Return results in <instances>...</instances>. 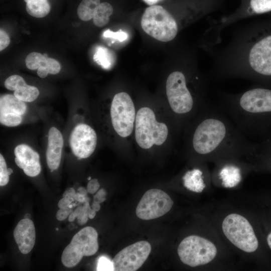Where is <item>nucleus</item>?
<instances>
[{"instance_id":"1","label":"nucleus","mask_w":271,"mask_h":271,"mask_svg":"<svg viewBox=\"0 0 271 271\" xmlns=\"http://www.w3.org/2000/svg\"><path fill=\"white\" fill-rule=\"evenodd\" d=\"M232 26L228 42L207 52L209 77L244 79L271 88V15Z\"/></svg>"},{"instance_id":"2","label":"nucleus","mask_w":271,"mask_h":271,"mask_svg":"<svg viewBox=\"0 0 271 271\" xmlns=\"http://www.w3.org/2000/svg\"><path fill=\"white\" fill-rule=\"evenodd\" d=\"M191 147L200 157L217 159L228 155L253 156L257 144L245 137L217 105L207 100L201 106Z\"/></svg>"},{"instance_id":"3","label":"nucleus","mask_w":271,"mask_h":271,"mask_svg":"<svg viewBox=\"0 0 271 271\" xmlns=\"http://www.w3.org/2000/svg\"><path fill=\"white\" fill-rule=\"evenodd\" d=\"M217 105L249 141H271L270 88L255 84L239 93L220 92Z\"/></svg>"},{"instance_id":"4","label":"nucleus","mask_w":271,"mask_h":271,"mask_svg":"<svg viewBox=\"0 0 271 271\" xmlns=\"http://www.w3.org/2000/svg\"><path fill=\"white\" fill-rule=\"evenodd\" d=\"M271 13V0H240L232 13L219 19L212 20L203 38V45L213 48L222 41L221 34L226 28L251 17Z\"/></svg>"},{"instance_id":"5","label":"nucleus","mask_w":271,"mask_h":271,"mask_svg":"<svg viewBox=\"0 0 271 271\" xmlns=\"http://www.w3.org/2000/svg\"><path fill=\"white\" fill-rule=\"evenodd\" d=\"M189 79L183 70H176L169 75L166 80V94L170 106L179 115H187L197 105H203L208 96V93L190 88Z\"/></svg>"},{"instance_id":"6","label":"nucleus","mask_w":271,"mask_h":271,"mask_svg":"<svg viewBox=\"0 0 271 271\" xmlns=\"http://www.w3.org/2000/svg\"><path fill=\"white\" fill-rule=\"evenodd\" d=\"M144 31L154 39L164 42L174 40L179 30L176 18L161 6L147 8L141 19Z\"/></svg>"},{"instance_id":"7","label":"nucleus","mask_w":271,"mask_h":271,"mask_svg":"<svg viewBox=\"0 0 271 271\" xmlns=\"http://www.w3.org/2000/svg\"><path fill=\"white\" fill-rule=\"evenodd\" d=\"M168 135L167 126L156 120L151 108L144 107L139 110L136 118L135 138L140 147L148 149L154 145H161Z\"/></svg>"},{"instance_id":"8","label":"nucleus","mask_w":271,"mask_h":271,"mask_svg":"<svg viewBox=\"0 0 271 271\" xmlns=\"http://www.w3.org/2000/svg\"><path fill=\"white\" fill-rule=\"evenodd\" d=\"M224 234L235 246L246 252L255 251L258 242L253 228L243 216L236 213L227 216L222 225Z\"/></svg>"},{"instance_id":"9","label":"nucleus","mask_w":271,"mask_h":271,"mask_svg":"<svg viewBox=\"0 0 271 271\" xmlns=\"http://www.w3.org/2000/svg\"><path fill=\"white\" fill-rule=\"evenodd\" d=\"M98 233L92 227L81 229L73 237L70 243L64 249L61 261L64 266L76 265L84 256H91L98 250Z\"/></svg>"},{"instance_id":"10","label":"nucleus","mask_w":271,"mask_h":271,"mask_svg":"<svg viewBox=\"0 0 271 271\" xmlns=\"http://www.w3.org/2000/svg\"><path fill=\"white\" fill-rule=\"evenodd\" d=\"M178 254L183 263L195 267L212 261L217 254V249L210 240L197 235H190L181 242Z\"/></svg>"},{"instance_id":"11","label":"nucleus","mask_w":271,"mask_h":271,"mask_svg":"<svg viewBox=\"0 0 271 271\" xmlns=\"http://www.w3.org/2000/svg\"><path fill=\"white\" fill-rule=\"evenodd\" d=\"M135 108L130 96L125 92L116 94L112 99L110 116L113 127L120 137L129 136L133 128Z\"/></svg>"},{"instance_id":"12","label":"nucleus","mask_w":271,"mask_h":271,"mask_svg":"<svg viewBox=\"0 0 271 271\" xmlns=\"http://www.w3.org/2000/svg\"><path fill=\"white\" fill-rule=\"evenodd\" d=\"M173 205V200L166 193L160 189H152L143 196L136 213L141 219L152 220L165 215Z\"/></svg>"},{"instance_id":"13","label":"nucleus","mask_w":271,"mask_h":271,"mask_svg":"<svg viewBox=\"0 0 271 271\" xmlns=\"http://www.w3.org/2000/svg\"><path fill=\"white\" fill-rule=\"evenodd\" d=\"M151 251L150 243L140 241L120 250L113 258L114 270L135 271L140 268L148 258Z\"/></svg>"},{"instance_id":"14","label":"nucleus","mask_w":271,"mask_h":271,"mask_svg":"<svg viewBox=\"0 0 271 271\" xmlns=\"http://www.w3.org/2000/svg\"><path fill=\"white\" fill-rule=\"evenodd\" d=\"M97 144V135L89 125L81 123L73 129L69 138V144L73 154L79 159L90 157Z\"/></svg>"},{"instance_id":"15","label":"nucleus","mask_w":271,"mask_h":271,"mask_svg":"<svg viewBox=\"0 0 271 271\" xmlns=\"http://www.w3.org/2000/svg\"><path fill=\"white\" fill-rule=\"evenodd\" d=\"M14 154L16 165L26 175L33 177L40 173V156L32 148L25 144L19 145L15 148Z\"/></svg>"},{"instance_id":"16","label":"nucleus","mask_w":271,"mask_h":271,"mask_svg":"<svg viewBox=\"0 0 271 271\" xmlns=\"http://www.w3.org/2000/svg\"><path fill=\"white\" fill-rule=\"evenodd\" d=\"M14 237L23 254L29 253L33 248L36 239L35 229L30 219L21 220L14 230Z\"/></svg>"},{"instance_id":"17","label":"nucleus","mask_w":271,"mask_h":271,"mask_svg":"<svg viewBox=\"0 0 271 271\" xmlns=\"http://www.w3.org/2000/svg\"><path fill=\"white\" fill-rule=\"evenodd\" d=\"M238 156L228 155L221 157L224 162L220 167L218 176L222 185L225 188L234 187L239 184L242 180L241 168L237 163L233 162L234 159Z\"/></svg>"},{"instance_id":"18","label":"nucleus","mask_w":271,"mask_h":271,"mask_svg":"<svg viewBox=\"0 0 271 271\" xmlns=\"http://www.w3.org/2000/svg\"><path fill=\"white\" fill-rule=\"evenodd\" d=\"M63 139L61 132L55 127L50 128L46 151V161L48 167L52 172L57 170L60 165Z\"/></svg>"},{"instance_id":"19","label":"nucleus","mask_w":271,"mask_h":271,"mask_svg":"<svg viewBox=\"0 0 271 271\" xmlns=\"http://www.w3.org/2000/svg\"><path fill=\"white\" fill-rule=\"evenodd\" d=\"M184 186L188 190L200 193L205 188L203 172L199 168L187 171L182 177Z\"/></svg>"},{"instance_id":"20","label":"nucleus","mask_w":271,"mask_h":271,"mask_svg":"<svg viewBox=\"0 0 271 271\" xmlns=\"http://www.w3.org/2000/svg\"><path fill=\"white\" fill-rule=\"evenodd\" d=\"M27 105L24 101L14 95L7 94L0 98V113H14L21 115L26 111Z\"/></svg>"},{"instance_id":"21","label":"nucleus","mask_w":271,"mask_h":271,"mask_svg":"<svg viewBox=\"0 0 271 271\" xmlns=\"http://www.w3.org/2000/svg\"><path fill=\"white\" fill-rule=\"evenodd\" d=\"M113 12V8L108 3H100L96 8L92 18L94 24L98 27H104L108 23L109 17Z\"/></svg>"},{"instance_id":"22","label":"nucleus","mask_w":271,"mask_h":271,"mask_svg":"<svg viewBox=\"0 0 271 271\" xmlns=\"http://www.w3.org/2000/svg\"><path fill=\"white\" fill-rule=\"evenodd\" d=\"M99 4L100 0H82L77 8L78 17L83 21H89Z\"/></svg>"},{"instance_id":"23","label":"nucleus","mask_w":271,"mask_h":271,"mask_svg":"<svg viewBox=\"0 0 271 271\" xmlns=\"http://www.w3.org/2000/svg\"><path fill=\"white\" fill-rule=\"evenodd\" d=\"M39 94V91L37 87L28 84L17 89L14 93L16 97L24 102L34 101Z\"/></svg>"},{"instance_id":"24","label":"nucleus","mask_w":271,"mask_h":271,"mask_svg":"<svg viewBox=\"0 0 271 271\" xmlns=\"http://www.w3.org/2000/svg\"><path fill=\"white\" fill-rule=\"evenodd\" d=\"M22 121V115L14 113H0L1 123L9 127L16 126Z\"/></svg>"},{"instance_id":"25","label":"nucleus","mask_w":271,"mask_h":271,"mask_svg":"<svg viewBox=\"0 0 271 271\" xmlns=\"http://www.w3.org/2000/svg\"><path fill=\"white\" fill-rule=\"evenodd\" d=\"M94 59L104 67H110L113 59L107 49L99 48L94 56Z\"/></svg>"},{"instance_id":"26","label":"nucleus","mask_w":271,"mask_h":271,"mask_svg":"<svg viewBox=\"0 0 271 271\" xmlns=\"http://www.w3.org/2000/svg\"><path fill=\"white\" fill-rule=\"evenodd\" d=\"M27 85L24 78L18 75H13L9 77L5 82V87L10 90L15 91Z\"/></svg>"},{"instance_id":"27","label":"nucleus","mask_w":271,"mask_h":271,"mask_svg":"<svg viewBox=\"0 0 271 271\" xmlns=\"http://www.w3.org/2000/svg\"><path fill=\"white\" fill-rule=\"evenodd\" d=\"M44 57V55L38 52L30 53L25 59L26 67L30 70L38 69Z\"/></svg>"},{"instance_id":"28","label":"nucleus","mask_w":271,"mask_h":271,"mask_svg":"<svg viewBox=\"0 0 271 271\" xmlns=\"http://www.w3.org/2000/svg\"><path fill=\"white\" fill-rule=\"evenodd\" d=\"M7 164L3 156L0 155V186L6 185L9 181V176L7 171Z\"/></svg>"},{"instance_id":"29","label":"nucleus","mask_w":271,"mask_h":271,"mask_svg":"<svg viewBox=\"0 0 271 271\" xmlns=\"http://www.w3.org/2000/svg\"><path fill=\"white\" fill-rule=\"evenodd\" d=\"M97 270H114L112 260L105 256H100L98 260Z\"/></svg>"},{"instance_id":"30","label":"nucleus","mask_w":271,"mask_h":271,"mask_svg":"<svg viewBox=\"0 0 271 271\" xmlns=\"http://www.w3.org/2000/svg\"><path fill=\"white\" fill-rule=\"evenodd\" d=\"M83 211L81 215L78 217L77 222L80 225H83L86 223L88 221V211L91 208L89 203V200H86L84 203H83Z\"/></svg>"},{"instance_id":"31","label":"nucleus","mask_w":271,"mask_h":271,"mask_svg":"<svg viewBox=\"0 0 271 271\" xmlns=\"http://www.w3.org/2000/svg\"><path fill=\"white\" fill-rule=\"evenodd\" d=\"M103 35L104 37L113 38L120 42L123 41L127 38V34L122 31L114 32L107 30L104 32Z\"/></svg>"},{"instance_id":"32","label":"nucleus","mask_w":271,"mask_h":271,"mask_svg":"<svg viewBox=\"0 0 271 271\" xmlns=\"http://www.w3.org/2000/svg\"><path fill=\"white\" fill-rule=\"evenodd\" d=\"M10 43L9 35L4 30H0V51H2L7 48Z\"/></svg>"},{"instance_id":"33","label":"nucleus","mask_w":271,"mask_h":271,"mask_svg":"<svg viewBox=\"0 0 271 271\" xmlns=\"http://www.w3.org/2000/svg\"><path fill=\"white\" fill-rule=\"evenodd\" d=\"M99 187L100 184L97 179H91L87 186V192L90 194H94L99 189Z\"/></svg>"},{"instance_id":"34","label":"nucleus","mask_w":271,"mask_h":271,"mask_svg":"<svg viewBox=\"0 0 271 271\" xmlns=\"http://www.w3.org/2000/svg\"><path fill=\"white\" fill-rule=\"evenodd\" d=\"M72 212V210L70 208L60 209L56 213V218L59 221H63L69 216Z\"/></svg>"},{"instance_id":"35","label":"nucleus","mask_w":271,"mask_h":271,"mask_svg":"<svg viewBox=\"0 0 271 271\" xmlns=\"http://www.w3.org/2000/svg\"><path fill=\"white\" fill-rule=\"evenodd\" d=\"M257 152L271 153V141L258 144Z\"/></svg>"},{"instance_id":"36","label":"nucleus","mask_w":271,"mask_h":271,"mask_svg":"<svg viewBox=\"0 0 271 271\" xmlns=\"http://www.w3.org/2000/svg\"><path fill=\"white\" fill-rule=\"evenodd\" d=\"M106 192L104 189H100L94 196V200L101 203L106 200Z\"/></svg>"},{"instance_id":"37","label":"nucleus","mask_w":271,"mask_h":271,"mask_svg":"<svg viewBox=\"0 0 271 271\" xmlns=\"http://www.w3.org/2000/svg\"><path fill=\"white\" fill-rule=\"evenodd\" d=\"M83 211V207L82 206H78L73 212H72L68 217V221L72 222L74 221L76 218L79 217L82 213Z\"/></svg>"},{"instance_id":"38","label":"nucleus","mask_w":271,"mask_h":271,"mask_svg":"<svg viewBox=\"0 0 271 271\" xmlns=\"http://www.w3.org/2000/svg\"><path fill=\"white\" fill-rule=\"evenodd\" d=\"M76 194L74 189L69 188L66 189L63 194V197L68 199L71 202L75 200L74 196Z\"/></svg>"},{"instance_id":"39","label":"nucleus","mask_w":271,"mask_h":271,"mask_svg":"<svg viewBox=\"0 0 271 271\" xmlns=\"http://www.w3.org/2000/svg\"><path fill=\"white\" fill-rule=\"evenodd\" d=\"M71 202L67 198L63 197L58 203V206L60 209L69 208Z\"/></svg>"},{"instance_id":"40","label":"nucleus","mask_w":271,"mask_h":271,"mask_svg":"<svg viewBox=\"0 0 271 271\" xmlns=\"http://www.w3.org/2000/svg\"><path fill=\"white\" fill-rule=\"evenodd\" d=\"M74 199L79 202L84 203L86 200H89V198L86 197V196L83 195L79 193L78 192L76 193L74 196Z\"/></svg>"},{"instance_id":"41","label":"nucleus","mask_w":271,"mask_h":271,"mask_svg":"<svg viewBox=\"0 0 271 271\" xmlns=\"http://www.w3.org/2000/svg\"><path fill=\"white\" fill-rule=\"evenodd\" d=\"M26 3V5H39L43 4L48 2L47 0H24Z\"/></svg>"},{"instance_id":"42","label":"nucleus","mask_w":271,"mask_h":271,"mask_svg":"<svg viewBox=\"0 0 271 271\" xmlns=\"http://www.w3.org/2000/svg\"><path fill=\"white\" fill-rule=\"evenodd\" d=\"M91 208L96 212L99 211L100 209V203L97 201L94 200L92 204Z\"/></svg>"},{"instance_id":"43","label":"nucleus","mask_w":271,"mask_h":271,"mask_svg":"<svg viewBox=\"0 0 271 271\" xmlns=\"http://www.w3.org/2000/svg\"><path fill=\"white\" fill-rule=\"evenodd\" d=\"M256 154L264 158L271 160V153H257Z\"/></svg>"},{"instance_id":"44","label":"nucleus","mask_w":271,"mask_h":271,"mask_svg":"<svg viewBox=\"0 0 271 271\" xmlns=\"http://www.w3.org/2000/svg\"><path fill=\"white\" fill-rule=\"evenodd\" d=\"M77 191L79 193L83 195L86 196L87 193V190L83 187H80L77 189Z\"/></svg>"},{"instance_id":"45","label":"nucleus","mask_w":271,"mask_h":271,"mask_svg":"<svg viewBox=\"0 0 271 271\" xmlns=\"http://www.w3.org/2000/svg\"><path fill=\"white\" fill-rule=\"evenodd\" d=\"M144 1L146 4L150 6H153L156 3H158L159 2L162 1V0H143Z\"/></svg>"},{"instance_id":"46","label":"nucleus","mask_w":271,"mask_h":271,"mask_svg":"<svg viewBox=\"0 0 271 271\" xmlns=\"http://www.w3.org/2000/svg\"><path fill=\"white\" fill-rule=\"evenodd\" d=\"M96 215V211L92 208L88 211V217L90 219H93Z\"/></svg>"},{"instance_id":"47","label":"nucleus","mask_w":271,"mask_h":271,"mask_svg":"<svg viewBox=\"0 0 271 271\" xmlns=\"http://www.w3.org/2000/svg\"><path fill=\"white\" fill-rule=\"evenodd\" d=\"M266 240L268 245L271 249V232L267 235Z\"/></svg>"},{"instance_id":"48","label":"nucleus","mask_w":271,"mask_h":271,"mask_svg":"<svg viewBox=\"0 0 271 271\" xmlns=\"http://www.w3.org/2000/svg\"><path fill=\"white\" fill-rule=\"evenodd\" d=\"M31 215L29 213H26L24 215V218L25 219H30Z\"/></svg>"},{"instance_id":"49","label":"nucleus","mask_w":271,"mask_h":271,"mask_svg":"<svg viewBox=\"0 0 271 271\" xmlns=\"http://www.w3.org/2000/svg\"><path fill=\"white\" fill-rule=\"evenodd\" d=\"M7 171L10 176L13 172V170L11 168H8Z\"/></svg>"},{"instance_id":"50","label":"nucleus","mask_w":271,"mask_h":271,"mask_svg":"<svg viewBox=\"0 0 271 271\" xmlns=\"http://www.w3.org/2000/svg\"><path fill=\"white\" fill-rule=\"evenodd\" d=\"M91 179V177H88V178H87V180H89V181Z\"/></svg>"}]
</instances>
